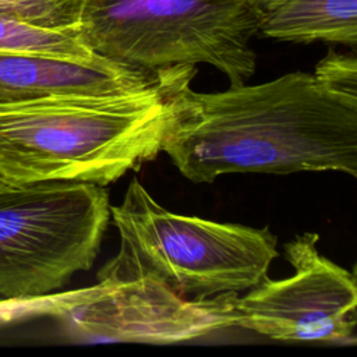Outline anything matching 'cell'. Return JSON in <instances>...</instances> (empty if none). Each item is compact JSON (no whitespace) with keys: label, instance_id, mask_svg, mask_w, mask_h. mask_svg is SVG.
<instances>
[{"label":"cell","instance_id":"cell-1","mask_svg":"<svg viewBox=\"0 0 357 357\" xmlns=\"http://www.w3.org/2000/svg\"><path fill=\"white\" fill-rule=\"evenodd\" d=\"M195 73L191 64L178 68L162 144L185 178L212 183L227 173L326 170L357 176V98L304 71L195 92Z\"/></svg>","mask_w":357,"mask_h":357},{"label":"cell","instance_id":"cell-2","mask_svg":"<svg viewBox=\"0 0 357 357\" xmlns=\"http://www.w3.org/2000/svg\"><path fill=\"white\" fill-rule=\"evenodd\" d=\"M162 79L120 95H66L0 105V178L8 185L85 181L107 185L162 152L169 89Z\"/></svg>","mask_w":357,"mask_h":357},{"label":"cell","instance_id":"cell-3","mask_svg":"<svg viewBox=\"0 0 357 357\" xmlns=\"http://www.w3.org/2000/svg\"><path fill=\"white\" fill-rule=\"evenodd\" d=\"M119 250L98 280L152 278L184 297L240 293L268 276L278 257L269 227L222 223L163 208L132 178L110 206Z\"/></svg>","mask_w":357,"mask_h":357},{"label":"cell","instance_id":"cell-4","mask_svg":"<svg viewBox=\"0 0 357 357\" xmlns=\"http://www.w3.org/2000/svg\"><path fill=\"white\" fill-rule=\"evenodd\" d=\"M77 32L106 59L148 70L209 64L237 86L257 68L251 40L259 7L255 0H84Z\"/></svg>","mask_w":357,"mask_h":357},{"label":"cell","instance_id":"cell-5","mask_svg":"<svg viewBox=\"0 0 357 357\" xmlns=\"http://www.w3.org/2000/svg\"><path fill=\"white\" fill-rule=\"evenodd\" d=\"M110 222L105 185L39 181L0 190V297L40 298L89 271Z\"/></svg>","mask_w":357,"mask_h":357},{"label":"cell","instance_id":"cell-6","mask_svg":"<svg viewBox=\"0 0 357 357\" xmlns=\"http://www.w3.org/2000/svg\"><path fill=\"white\" fill-rule=\"evenodd\" d=\"M237 293L184 297L152 278L98 280L43 296V311L77 342L178 343L237 325Z\"/></svg>","mask_w":357,"mask_h":357},{"label":"cell","instance_id":"cell-7","mask_svg":"<svg viewBox=\"0 0 357 357\" xmlns=\"http://www.w3.org/2000/svg\"><path fill=\"white\" fill-rule=\"evenodd\" d=\"M317 233L284 244L294 273L265 276L237 297V325L275 340L354 344L357 286L346 268L319 254Z\"/></svg>","mask_w":357,"mask_h":357},{"label":"cell","instance_id":"cell-8","mask_svg":"<svg viewBox=\"0 0 357 357\" xmlns=\"http://www.w3.org/2000/svg\"><path fill=\"white\" fill-rule=\"evenodd\" d=\"M165 68L148 70L96 54L64 59L0 53V105L66 96L120 95L158 84Z\"/></svg>","mask_w":357,"mask_h":357},{"label":"cell","instance_id":"cell-9","mask_svg":"<svg viewBox=\"0 0 357 357\" xmlns=\"http://www.w3.org/2000/svg\"><path fill=\"white\" fill-rule=\"evenodd\" d=\"M259 33L278 40L357 43V0H262Z\"/></svg>","mask_w":357,"mask_h":357},{"label":"cell","instance_id":"cell-10","mask_svg":"<svg viewBox=\"0 0 357 357\" xmlns=\"http://www.w3.org/2000/svg\"><path fill=\"white\" fill-rule=\"evenodd\" d=\"M0 53L81 60L96 56L79 39L77 28L53 29L6 14H0Z\"/></svg>","mask_w":357,"mask_h":357},{"label":"cell","instance_id":"cell-11","mask_svg":"<svg viewBox=\"0 0 357 357\" xmlns=\"http://www.w3.org/2000/svg\"><path fill=\"white\" fill-rule=\"evenodd\" d=\"M84 0H0V14L53 29L77 28Z\"/></svg>","mask_w":357,"mask_h":357},{"label":"cell","instance_id":"cell-12","mask_svg":"<svg viewBox=\"0 0 357 357\" xmlns=\"http://www.w3.org/2000/svg\"><path fill=\"white\" fill-rule=\"evenodd\" d=\"M328 88L357 98V60L354 56L329 52L312 73Z\"/></svg>","mask_w":357,"mask_h":357},{"label":"cell","instance_id":"cell-13","mask_svg":"<svg viewBox=\"0 0 357 357\" xmlns=\"http://www.w3.org/2000/svg\"><path fill=\"white\" fill-rule=\"evenodd\" d=\"M7 185H8V184H6V183L0 178V190H1V188H4V187H7Z\"/></svg>","mask_w":357,"mask_h":357},{"label":"cell","instance_id":"cell-14","mask_svg":"<svg viewBox=\"0 0 357 357\" xmlns=\"http://www.w3.org/2000/svg\"><path fill=\"white\" fill-rule=\"evenodd\" d=\"M259 1H262V0H255V3H257V6H258V3H259Z\"/></svg>","mask_w":357,"mask_h":357},{"label":"cell","instance_id":"cell-15","mask_svg":"<svg viewBox=\"0 0 357 357\" xmlns=\"http://www.w3.org/2000/svg\"><path fill=\"white\" fill-rule=\"evenodd\" d=\"M0 300H3V298H1V297H0Z\"/></svg>","mask_w":357,"mask_h":357}]
</instances>
